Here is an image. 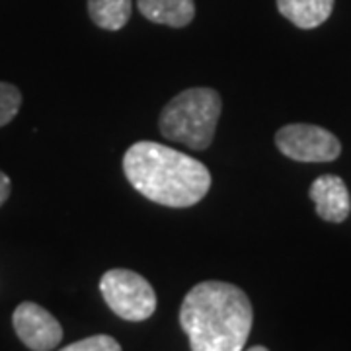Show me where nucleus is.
I'll list each match as a JSON object with an SVG mask.
<instances>
[{
  "label": "nucleus",
  "mask_w": 351,
  "mask_h": 351,
  "mask_svg": "<svg viewBox=\"0 0 351 351\" xmlns=\"http://www.w3.org/2000/svg\"><path fill=\"white\" fill-rule=\"evenodd\" d=\"M254 324L248 295L232 283L203 281L188 291L180 306L191 351H242Z\"/></svg>",
  "instance_id": "f257e3e1"
},
{
  "label": "nucleus",
  "mask_w": 351,
  "mask_h": 351,
  "mask_svg": "<svg viewBox=\"0 0 351 351\" xmlns=\"http://www.w3.org/2000/svg\"><path fill=\"white\" fill-rule=\"evenodd\" d=\"M123 172L143 197L174 209L193 207L213 184L205 164L154 141H138L127 149Z\"/></svg>",
  "instance_id": "f03ea898"
},
{
  "label": "nucleus",
  "mask_w": 351,
  "mask_h": 351,
  "mask_svg": "<svg viewBox=\"0 0 351 351\" xmlns=\"http://www.w3.org/2000/svg\"><path fill=\"white\" fill-rule=\"evenodd\" d=\"M223 112L221 94L213 88H188L164 106L158 129L164 138L193 151L211 147Z\"/></svg>",
  "instance_id": "7ed1b4c3"
},
{
  "label": "nucleus",
  "mask_w": 351,
  "mask_h": 351,
  "mask_svg": "<svg viewBox=\"0 0 351 351\" xmlns=\"http://www.w3.org/2000/svg\"><path fill=\"white\" fill-rule=\"evenodd\" d=\"M100 291L113 314L129 322L149 320L156 311V293L143 276L131 269L115 267L100 279Z\"/></svg>",
  "instance_id": "20e7f679"
},
{
  "label": "nucleus",
  "mask_w": 351,
  "mask_h": 351,
  "mask_svg": "<svg viewBox=\"0 0 351 351\" xmlns=\"http://www.w3.org/2000/svg\"><path fill=\"white\" fill-rule=\"evenodd\" d=\"M276 145L297 162H332L341 154L339 138L328 129L311 123H291L276 133Z\"/></svg>",
  "instance_id": "39448f33"
},
{
  "label": "nucleus",
  "mask_w": 351,
  "mask_h": 351,
  "mask_svg": "<svg viewBox=\"0 0 351 351\" xmlns=\"http://www.w3.org/2000/svg\"><path fill=\"white\" fill-rule=\"evenodd\" d=\"M16 336L32 351L55 350L63 339V328L59 320L36 302L25 301L16 306L12 314Z\"/></svg>",
  "instance_id": "423d86ee"
},
{
  "label": "nucleus",
  "mask_w": 351,
  "mask_h": 351,
  "mask_svg": "<svg viewBox=\"0 0 351 351\" xmlns=\"http://www.w3.org/2000/svg\"><path fill=\"white\" fill-rule=\"evenodd\" d=\"M308 197L316 205V215L328 223H343L350 217V189L339 176H318L308 189Z\"/></svg>",
  "instance_id": "0eeeda50"
},
{
  "label": "nucleus",
  "mask_w": 351,
  "mask_h": 351,
  "mask_svg": "<svg viewBox=\"0 0 351 351\" xmlns=\"http://www.w3.org/2000/svg\"><path fill=\"white\" fill-rule=\"evenodd\" d=\"M137 6L149 22L170 27H186L195 18L193 0H137Z\"/></svg>",
  "instance_id": "6e6552de"
},
{
  "label": "nucleus",
  "mask_w": 351,
  "mask_h": 351,
  "mask_svg": "<svg viewBox=\"0 0 351 351\" xmlns=\"http://www.w3.org/2000/svg\"><path fill=\"white\" fill-rule=\"evenodd\" d=\"M277 10L293 25L314 29L332 16L334 0H277Z\"/></svg>",
  "instance_id": "1a4fd4ad"
},
{
  "label": "nucleus",
  "mask_w": 351,
  "mask_h": 351,
  "mask_svg": "<svg viewBox=\"0 0 351 351\" xmlns=\"http://www.w3.org/2000/svg\"><path fill=\"white\" fill-rule=\"evenodd\" d=\"M92 22L108 32H117L131 18V0H88Z\"/></svg>",
  "instance_id": "9d476101"
},
{
  "label": "nucleus",
  "mask_w": 351,
  "mask_h": 351,
  "mask_svg": "<svg viewBox=\"0 0 351 351\" xmlns=\"http://www.w3.org/2000/svg\"><path fill=\"white\" fill-rule=\"evenodd\" d=\"M22 108V92L14 84L0 82V127L8 125Z\"/></svg>",
  "instance_id": "9b49d317"
},
{
  "label": "nucleus",
  "mask_w": 351,
  "mask_h": 351,
  "mask_svg": "<svg viewBox=\"0 0 351 351\" xmlns=\"http://www.w3.org/2000/svg\"><path fill=\"white\" fill-rule=\"evenodd\" d=\"M59 351H121V346L112 336L98 334V336H90V338L75 341Z\"/></svg>",
  "instance_id": "f8f14e48"
},
{
  "label": "nucleus",
  "mask_w": 351,
  "mask_h": 351,
  "mask_svg": "<svg viewBox=\"0 0 351 351\" xmlns=\"http://www.w3.org/2000/svg\"><path fill=\"white\" fill-rule=\"evenodd\" d=\"M10 197V178L0 170V207Z\"/></svg>",
  "instance_id": "ddd939ff"
},
{
  "label": "nucleus",
  "mask_w": 351,
  "mask_h": 351,
  "mask_svg": "<svg viewBox=\"0 0 351 351\" xmlns=\"http://www.w3.org/2000/svg\"><path fill=\"white\" fill-rule=\"evenodd\" d=\"M246 351H269L267 348H263V346H254V348H250V350Z\"/></svg>",
  "instance_id": "4468645a"
}]
</instances>
